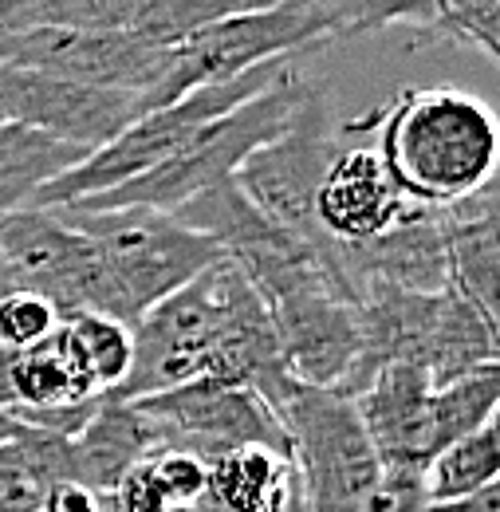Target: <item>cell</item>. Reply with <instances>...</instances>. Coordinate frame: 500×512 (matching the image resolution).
Masks as SVG:
<instances>
[{"instance_id": "6da1fadb", "label": "cell", "mask_w": 500, "mask_h": 512, "mask_svg": "<svg viewBox=\"0 0 500 512\" xmlns=\"http://www.w3.org/2000/svg\"><path fill=\"white\" fill-rule=\"evenodd\" d=\"M378 162L414 209H453L493 186L497 115L457 87H402L378 111Z\"/></svg>"}, {"instance_id": "7a4b0ae2", "label": "cell", "mask_w": 500, "mask_h": 512, "mask_svg": "<svg viewBox=\"0 0 500 512\" xmlns=\"http://www.w3.org/2000/svg\"><path fill=\"white\" fill-rule=\"evenodd\" d=\"M292 75H300L296 60H272V64L252 67V71L237 75V79L197 87V91H189V95L158 107V111H146L115 142H107L87 162H79L75 170H67L52 186H44V190L36 193L32 209H60V205H75L83 197H99V193L107 190H119L126 182H134L138 174H146V170L162 166L166 158H174L197 130L225 119L229 111H237L241 103H249L256 95L288 83Z\"/></svg>"}, {"instance_id": "3957f363", "label": "cell", "mask_w": 500, "mask_h": 512, "mask_svg": "<svg viewBox=\"0 0 500 512\" xmlns=\"http://www.w3.org/2000/svg\"><path fill=\"white\" fill-rule=\"evenodd\" d=\"M308 87L312 83L304 75H292L288 83L256 95L249 103H241L237 111H229L225 119H217V123H209L205 130H197L186 146L174 158H166L162 166L138 174L134 182H126L119 190H107L99 193V197H83L71 209L99 213V209L142 205V209L174 213L178 205H186L189 197L229 182L252 150H260L264 142H272L276 134H284L288 123H292V115L300 111Z\"/></svg>"}, {"instance_id": "277c9868", "label": "cell", "mask_w": 500, "mask_h": 512, "mask_svg": "<svg viewBox=\"0 0 500 512\" xmlns=\"http://www.w3.org/2000/svg\"><path fill=\"white\" fill-rule=\"evenodd\" d=\"M304 512H359L382 465L351 398L288 379L272 398Z\"/></svg>"}, {"instance_id": "5b68a950", "label": "cell", "mask_w": 500, "mask_h": 512, "mask_svg": "<svg viewBox=\"0 0 500 512\" xmlns=\"http://www.w3.org/2000/svg\"><path fill=\"white\" fill-rule=\"evenodd\" d=\"M52 213L63 217L71 229H79L99 249L119 296H123L130 327L154 304H162L166 296L186 288L189 280H197L205 268L225 260L213 241H205L201 233L186 229L178 217L158 213V209L126 205V209L87 213V209L63 205Z\"/></svg>"}, {"instance_id": "8992f818", "label": "cell", "mask_w": 500, "mask_h": 512, "mask_svg": "<svg viewBox=\"0 0 500 512\" xmlns=\"http://www.w3.org/2000/svg\"><path fill=\"white\" fill-rule=\"evenodd\" d=\"M327 40H335V28L323 0H280L272 8L221 20L174 48V64L146 95V111H158L197 87L237 79L272 60H300Z\"/></svg>"}, {"instance_id": "52a82bcc", "label": "cell", "mask_w": 500, "mask_h": 512, "mask_svg": "<svg viewBox=\"0 0 500 512\" xmlns=\"http://www.w3.org/2000/svg\"><path fill=\"white\" fill-rule=\"evenodd\" d=\"M0 256L12 284L44 296L63 320L75 312H95L130 327L123 296L99 249L52 209H24L0 221Z\"/></svg>"}, {"instance_id": "ba28073f", "label": "cell", "mask_w": 500, "mask_h": 512, "mask_svg": "<svg viewBox=\"0 0 500 512\" xmlns=\"http://www.w3.org/2000/svg\"><path fill=\"white\" fill-rule=\"evenodd\" d=\"M335 154L339 146H335V123H331V95L312 83L288 130L264 142L260 150H252L237 166L233 182L268 221L304 237L315 249L335 253V245L315 229L312 217L315 190Z\"/></svg>"}, {"instance_id": "9c48e42d", "label": "cell", "mask_w": 500, "mask_h": 512, "mask_svg": "<svg viewBox=\"0 0 500 512\" xmlns=\"http://www.w3.org/2000/svg\"><path fill=\"white\" fill-rule=\"evenodd\" d=\"M221 331V260L205 268L197 280L154 304L130 327V371L115 398L138 402L166 390L197 383L213 367Z\"/></svg>"}, {"instance_id": "30bf717a", "label": "cell", "mask_w": 500, "mask_h": 512, "mask_svg": "<svg viewBox=\"0 0 500 512\" xmlns=\"http://www.w3.org/2000/svg\"><path fill=\"white\" fill-rule=\"evenodd\" d=\"M292 379L339 390L359 355V292L331 264L264 296Z\"/></svg>"}, {"instance_id": "8fae6325", "label": "cell", "mask_w": 500, "mask_h": 512, "mask_svg": "<svg viewBox=\"0 0 500 512\" xmlns=\"http://www.w3.org/2000/svg\"><path fill=\"white\" fill-rule=\"evenodd\" d=\"M158 430L162 449H182L197 461H217L233 449L264 446L288 457L284 430L268 402L241 386H221L209 379H197L178 390L138 398L134 402Z\"/></svg>"}, {"instance_id": "7c38bea8", "label": "cell", "mask_w": 500, "mask_h": 512, "mask_svg": "<svg viewBox=\"0 0 500 512\" xmlns=\"http://www.w3.org/2000/svg\"><path fill=\"white\" fill-rule=\"evenodd\" d=\"M0 64L83 87L150 95L174 64V52L134 32H0Z\"/></svg>"}, {"instance_id": "4fadbf2b", "label": "cell", "mask_w": 500, "mask_h": 512, "mask_svg": "<svg viewBox=\"0 0 500 512\" xmlns=\"http://www.w3.org/2000/svg\"><path fill=\"white\" fill-rule=\"evenodd\" d=\"M0 111L4 123H20L95 154L146 115V95L83 87L71 79L0 64Z\"/></svg>"}, {"instance_id": "5bb4252c", "label": "cell", "mask_w": 500, "mask_h": 512, "mask_svg": "<svg viewBox=\"0 0 500 512\" xmlns=\"http://www.w3.org/2000/svg\"><path fill=\"white\" fill-rule=\"evenodd\" d=\"M414 205L394 190L375 150H339L315 190V229L339 245H363L406 221Z\"/></svg>"}, {"instance_id": "9a60e30c", "label": "cell", "mask_w": 500, "mask_h": 512, "mask_svg": "<svg viewBox=\"0 0 500 512\" xmlns=\"http://www.w3.org/2000/svg\"><path fill=\"white\" fill-rule=\"evenodd\" d=\"M335 260L347 284L359 292L363 284H394L406 292H445V217L430 209H414L406 221L371 237L363 245H339Z\"/></svg>"}, {"instance_id": "2e32d148", "label": "cell", "mask_w": 500, "mask_h": 512, "mask_svg": "<svg viewBox=\"0 0 500 512\" xmlns=\"http://www.w3.org/2000/svg\"><path fill=\"white\" fill-rule=\"evenodd\" d=\"M430 375L414 363H394L378 371L375 383L355 398L359 422L371 438L382 469H426L422 457V422L430 402Z\"/></svg>"}, {"instance_id": "e0dca14e", "label": "cell", "mask_w": 500, "mask_h": 512, "mask_svg": "<svg viewBox=\"0 0 500 512\" xmlns=\"http://www.w3.org/2000/svg\"><path fill=\"white\" fill-rule=\"evenodd\" d=\"M154 453H162L154 422L134 402L103 394L91 422L71 442V465H75V481L83 489H91L99 497H111L126 473L134 465L150 461Z\"/></svg>"}, {"instance_id": "ac0fdd59", "label": "cell", "mask_w": 500, "mask_h": 512, "mask_svg": "<svg viewBox=\"0 0 500 512\" xmlns=\"http://www.w3.org/2000/svg\"><path fill=\"white\" fill-rule=\"evenodd\" d=\"M445 217V272L449 288L465 296L485 320L497 323V284H500V209L497 182L465 197Z\"/></svg>"}, {"instance_id": "d6986e66", "label": "cell", "mask_w": 500, "mask_h": 512, "mask_svg": "<svg viewBox=\"0 0 500 512\" xmlns=\"http://www.w3.org/2000/svg\"><path fill=\"white\" fill-rule=\"evenodd\" d=\"M8 383H12V410L71 406V402L103 398L83 355H79V347H75V335H71L67 320H60V327L48 339H40L36 347L12 351Z\"/></svg>"}, {"instance_id": "ffe728a7", "label": "cell", "mask_w": 500, "mask_h": 512, "mask_svg": "<svg viewBox=\"0 0 500 512\" xmlns=\"http://www.w3.org/2000/svg\"><path fill=\"white\" fill-rule=\"evenodd\" d=\"M87 158L91 150L83 146H67L60 138H48L20 123H4L0 127V221L32 209L36 193Z\"/></svg>"}, {"instance_id": "44dd1931", "label": "cell", "mask_w": 500, "mask_h": 512, "mask_svg": "<svg viewBox=\"0 0 500 512\" xmlns=\"http://www.w3.org/2000/svg\"><path fill=\"white\" fill-rule=\"evenodd\" d=\"M485 367H497V323L485 320L465 296L445 288L438 320H434L430 343H426L422 371L430 375V386L438 390V386L457 383Z\"/></svg>"}, {"instance_id": "7402d4cb", "label": "cell", "mask_w": 500, "mask_h": 512, "mask_svg": "<svg viewBox=\"0 0 500 512\" xmlns=\"http://www.w3.org/2000/svg\"><path fill=\"white\" fill-rule=\"evenodd\" d=\"M296 493L292 461L276 449L245 446L209 461L205 501L217 512H272Z\"/></svg>"}, {"instance_id": "603a6c76", "label": "cell", "mask_w": 500, "mask_h": 512, "mask_svg": "<svg viewBox=\"0 0 500 512\" xmlns=\"http://www.w3.org/2000/svg\"><path fill=\"white\" fill-rule=\"evenodd\" d=\"M500 406V367L473 371L457 383H445L430 390L426 402V422H422V457L426 465L438 457L445 446L485 430L489 422H497Z\"/></svg>"}, {"instance_id": "cb8c5ba5", "label": "cell", "mask_w": 500, "mask_h": 512, "mask_svg": "<svg viewBox=\"0 0 500 512\" xmlns=\"http://www.w3.org/2000/svg\"><path fill=\"white\" fill-rule=\"evenodd\" d=\"M138 0H0V32H130Z\"/></svg>"}, {"instance_id": "d4e9b609", "label": "cell", "mask_w": 500, "mask_h": 512, "mask_svg": "<svg viewBox=\"0 0 500 512\" xmlns=\"http://www.w3.org/2000/svg\"><path fill=\"white\" fill-rule=\"evenodd\" d=\"M280 0H138V16H134V36L154 44V48H182L197 32L245 16L256 8H272Z\"/></svg>"}, {"instance_id": "484cf974", "label": "cell", "mask_w": 500, "mask_h": 512, "mask_svg": "<svg viewBox=\"0 0 500 512\" xmlns=\"http://www.w3.org/2000/svg\"><path fill=\"white\" fill-rule=\"evenodd\" d=\"M426 477V497L430 501H453V497H469L481 493L500 481V430L497 422H489L485 430L445 446L422 469Z\"/></svg>"}, {"instance_id": "4316f807", "label": "cell", "mask_w": 500, "mask_h": 512, "mask_svg": "<svg viewBox=\"0 0 500 512\" xmlns=\"http://www.w3.org/2000/svg\"><path fill=\"white\" fill-rule=\"evenodd\" d=\"M67 327L75 335V347L91 371V379L99 386V394H115L123 386L126 371H130V327L95 312H75L67 316Z\"/></svg>"}, {"instance_id": "83f0119b", "label": "cell", "mask_w": 500, "mask_h": 512, "mask_svg": "<svg viewBox=\"0 0 500 512\" xmlns=\"http://www.w3.org/2000/svg\"><path fill=\"white\" fill-rule=\"evenodd\" d=\"M331 12L335 40L363 36L390 24H430L434 28V0H323Z\"/></svg>"}, {"instance_id": "f1b7e54d", "label": "cell", "mask_w": 500, "mask_h": 512, "mask_svg": "<svg viewBox=\"0 0 500 512\" xmlns=\"http://www.w3.org/2000/svg\"><path fill=\"white\" fill-rule=\"evenodd\" d=\"M434 28L500 60V0H434Z\"/></svg>"}, {"instance_id": "f546056e", "label": "cell", "mask_w": 500, "mask_h": 512, "mask_svg": "<svg viewBox=\"0 0 500 512\" xmlns=\"http://www.w3.org/2000/svg\"><path fill=\"white\" fill-rule=\"evenodd\" d=\"M60 320L63 316L44 296L24 292V288H12L0 300V347H8V351L36 347L40 339H48L60 327Z\"/></svg>"}, {"instance_id": "4dcf8cb0", "label": "cell", "mask_w": 500, "mask_h": 512, "mask_svg": "<svg viewBox=\"0 0 500 512\" xmlns=\"http://www.w3.org/2000/svg\"><path fill=\"white\" fill-rule=\"evenodd\" d=\"M154 465V477L166 493L170 505H197L205 497V485H209V465L197 461L193 453H182V449H162L150 457Z\"/></svg>"}, {"instance_id": "1f68e13d", "label": "cell", "mask_w": 500, "mask_h": 512, "mask_svg": "<svg viewBox=\"0 0 500 512\" xmlns=\"http://www.w3.org/2000/svg\"><path fill=\"white\" fill-rule=\"evenodd\" d=\"M426 477L422 469H382L375 493L363 501L359 512H426Z\"/></svg>"}, {"instance_id": "d6a6232c", "label": "cell", "mask_w": 500, "mask_h": 512, "mask_svg": "<svg viewBox=\"0 0 500 512\" xmlns=\"http://www.w3.org/2000/svg\"><path fill=\"white\" fill-rule=\"evenodd\" d=\"M40 512H103V497L83 489L79 481H60L44 493Z\"/></svg>"}, {"instance_id": "836d02e7", "label": "cell", "mask_w": 500, "mask_h": 512, "mask_svg": "<svg viewBox=\"0 0 500 512\" xmlns=\"http://www.w3.org/2000/svg\"><path fill=\"white\" fill-rule=\"evenodd\" d=\"M44 489L24 477H0V512H40Z\"/></svg>"}, {"instance_id": "e575fe53", "label": "cell", "mask_w": 500, "mask_h": 512, "mask_svg": "<svg viewBox=\"0 0 500 512\" xmlns=\"http://www.w3.org/2000/svg\"><path fill=\"white\" fill-rule=\"evenodd\" d=\"M426 512H500V481L481 489V493H469V497H453V501H430Z\"/></svg>"}, {"instance_id": "d590c367", "label": "cell", "mask_w": 500, "mask_h": 512, "mask_svg": "<svg viewBox=\"0 0 500 512\" xmlns=\"http://www.w3.org/2000/svg\"><path fill=\"white\" fill-rule=\"evenodd\" d=\"M16 434H20V422H16L12 414H4V410H0V446H4L8 438H16Z\"/></svg>"}, {"instance_id": "8d00e7d4", "label": "cell", "mask_w": 500, "mask_h": 512, "mask_svg": "<svg viewBox=\"0 0 500 512\" xmlns=\"http://www.w3.org/2000/svg\"><path fill=\"white\" fill-rule=\"evenodd\" d=\"M16 284H12V272H8V264H4V256H0V300L12 292Z\"/></svg>"}, {"instance_id": "74e56055", "label": "cell", "mask_w": 500, "mask_h": 512, "mask_svg": "<svg viewBox=\"0 0 500 512\" xmlns=\"http://www.w3.org/2000/svg\"><path fill=\"white\" fill-rule=\"evenodd\" d=\"M162 512H205L201 505H166Z\"/></svg>"}, {"instance_id": "f35d334b", "label": "cell", "mask_w": 500, "mask_h": 512, "mask_svg": "<svg viewBox=\"0 0 500 512\" xmlns=\"http://www.w3.org/2000/svg\"><path fill=\"white\" fill-rule=\"evenodd\" d=\"M0 127H4V111H0Z\"/></svg>"}]
</instances>
